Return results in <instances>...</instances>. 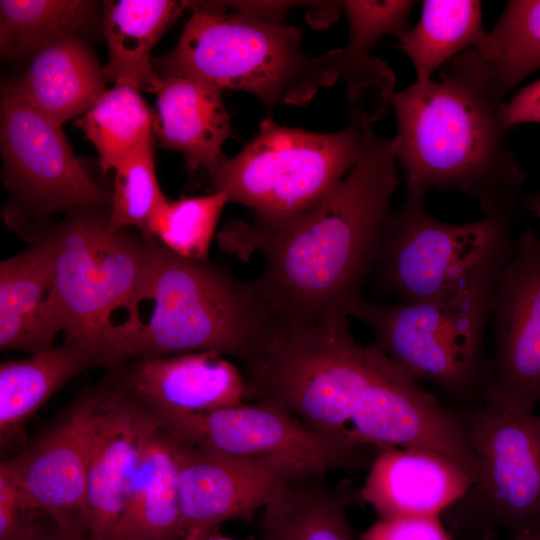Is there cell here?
Returning <instances> with one entry per match:
<instances>
[{"mask_svg":"<svg viewBox=\"0 0 540 540\" xmlns=\"http://www.w3.org/2000/svg\"><path fill=\"white\" fill-rule=\"evenodd\" d=\"M177 446L185 534L249 519L287 483L313 475L280 460L226 456L178 439Z\"/></svg>","mask_w":540,"mask_h":540,"instance_id":"obj_16","label":"cell"},{"mask_svg":"<svg viewBox=\"0 0 540 540\" xmlns=\"http://www.w3.org/2000/svg\"><path fill=\"white\" fill-rule=\"evenodd\" d=\"M426 194L406 189L401 206L388 216L375 264L382 284L400 302L451 292L495 250L515 240V210L451 224L428 212Z\"/></svg>","mask_w":540,"mask_h":540,"instance_id":"obj_9","label":"cell"},{"mask_svg":"<svg viewBox=\"0 0 540 540\" xmlns=\"http://www.w3.org/2000/svg\"><path fill=\"white\" fill-rule=\"evenodd\" d=\"M175 47L153 59L161 79L188 77L247 92L264 106L303 105L339 80V49L312 56L292 25L227 13L218 2H190Z\"/></svg>","mask_w":540,"mask_h":540,"instance_id":"obj_4","label":"cell"},{"mask_svg":"<svg viewBox=\"0 0 540 540\" xmlns=\"http://www.w3.org/2000/svg\"><path fill=\"white\" fill-rule=\"evenodd\" d=\"M51 540H87L85 538H75V537H69L65 536L61 533L56 534Z\"/></svg>","mask_w":540,"mask_h":540,"instance_id":"obj_39","label":"cell"},{"mask_svg":"<svg viewBox=\"0 0 540 540\" xmlns=\"http://www.w3.org/2000/svg\"><path fill=\"white\" fill-rule=\"evenodd\" d=\"M362 119L336 132L316 133L272 118L234 157L209 171L214 191L256 213L255 225L272 229L295 218L341 181L355 164Z\"/></svg>","mask_w":540,"mask_h":540,"instance_id":"obj_8","label":"cell"},{"mask_svg":"<svg viewBox=\"0 0 540 540\" xmlns=\"http://www.w3.org/2000/svg\"><path fill=\"white\" fill-rule=\"evenodd\" d=\"M14 81L35 107L61 125L87 112L106 91L103 68L81 36L38 49Z\"/></svg>","mask_w":540,"mask_h":540,"instance_id":"obj_23","label":"cell"},{"mask_svg":"<svg viewBox=\"0 0 540 540\" xmlns=\"http://www.w3.org/2000/svg\"><path fill=\"white\" fill-rule=\"evenodd\" d=\"M347 440L354 450L376 445L435 452L460 464L475 480L477 461L465 420L382 352L352 416Z\"/></svg>","mask_w":540,"mask_h":540,"instance_id":"obj_14","label":"cell"},{"mask_svg":"<svg viewBox=\"0 0 540 540\" xmlns=\"http://www.w3.org/2000/svg\"><path fill=\"white\" fill-rule=\"evenodd\" d=\"M155 122L156 115L138 90L115 84L76 120V125L97 150L100 167L107 173L154 137Z\"/></svg>","mask_w":540,"mask_h":540,"instance_id":"obj_30","label":"cell"},{"mask_svg":"<svg viewBox=\"0 0 540 540\" xmlns=\"http://www.w3.org/2000/svg\"><path fill=\"white\" fill-rule=\"evenodd\" d=\"M411 60L417 82L431 80L437 69L469 49L484 55L490 38L482 21V2L475 0H426L415 27L396 45Z\"/></svg>","mask_w":540,"mask_h":540,"instance_id":"obj_27","label":"cell"},{"mask_svg":"<svg viewBox=\"0 0 540 540\" xmlns=\"http://www.w3.org/2000/svg\"><path fill=\"white\" fill-rule=\"evenodd\" d=\"M361 540H452L440 517L379 519Z\"/></svg>","mask_w":540,"mask_h":540,"instance_id":"obj_35","label":"cell"},{"mask_svg":"<svg viewBox=\"0 0 540 540\" xmlns=\"http://www.w3.org/2000/svg\"><path fill=\"white\" fill-rule=\"evenodd\" d=\"M55 243L41 232L23 252L0 264V348L30 355L48 350L55 338L43 320L53 278Z\"/></svg>","mask_w":540,"mask_h":540,"instance_id":"obj_25","label":"cell"},{"mask_svg":"<svg viewBox=\"0 0 540 540\" xmlns=\"http://www.w3.org/2000/svg\"><path fill=\"white\" fill-rule=\"evenodd\" d=\"M502 119L511 129L524 123L540 124V79L522 88L502 106Z\"/></svg>","mask_w":540,"mask_h":540,"instance_id":"obj_36","label":"cell"},{"mask_svg":"<svg viewBox=\"0 0 540 540\" xmlns=\"http://www.w3.org/2000/svg\"><path fill=\"white\" fill-rule=\"evenodd\" d=\"M521 540H540V534L530 536V537H526V538H523Z\"/></svg>","mask_w":540,"mask_h":540,"instance_id":"obj_40","label":"cell"},{"mask_svg":"<svg viewBox=\"0 0 540 540\" xmlns=\"http://www.w3.org/2000/svg\"><path fill=\"white\" fill-rule=\"evenodd\" d=\"M189 8V1H104L101 27L108 46L103 67L106 81L156 93L162 79L151 51L161 36Z\"/></svg>","mask_w":540,"mask_h":540,"instance_id":"obj_24","label":"cell"},{"mask_svg":"<svg viewBox=\"0 0 540 540\" xmlns=\"http://www.w3.org/2000/svg\"><path fill=\"white\" fill-rule=\"evenodd\" d=\"M477 515L513 540L540 534V414L485 404L465 419Z\"/></svg>","mask_w":540,"mask_h":540,"instance_id":"obj_11","label":"cell"},{"mask_svg":"<svg viewBox=\"0 0 540 540\" xmlns=\"http://www.w3.org/2000/svg\"><path fill=\"white\" fill-rule=\"evenodd\" d=\"M154 140L139 146L115 169L109 223L113 229L135 227L147 240L149 221L155 209L166 199L155 170Z\"/></svg>","mask_w":540,"mask_h":540,"instance_id":"obj_33","label":"cell"},{"mask_svg":"<svg viewBox=\"0 0 540 540\" xmlns=\"http://www.w3.org/2000/svg\"><path fill=\"white\" fill-rule=\"evenodd\" d=\"M60 533L19 488L6 466L0 465V540H51Z\"/></svg>","mask_w":540,"mask_h":540,"instance_id":"obj_34","label":"cell"},{"mask_svg":"<svg viewBox=\"0 0 540 540\" xmlns=\"http://www.w3.org/2000/svg\"><path fill=\"white\" fill-rule=\"evenodd\" d=\"M323 476L298 477L274 495L263 508L260 540H353L347 501Z\"/></svg>","mask_w":540,"mask_h":540,"instance_id":"obj_28","label":"cell"},{"mask_svg":"<svg viewBox=\"0 0 540 540\" xmlns=\"http://www.w3.org/2000/svg\"><path fill=\"white\" fill-rule=\"evenodd\" d=\"M472 475L441 454L411 448H381L360 491L379 519L440 517L473 485Z\"/></svg>","mask_w":540,"mask_h":540,"instance_id":"obj_19","label":"cell"},{"mask_svg":"<svg viewBox=\"0 0 540 540\" xmlns=\"http://www.w3.org/2000/svg\"><path fill=\"white\" fill-rule=\"evenodd\" d=\"M380 350L359 344L348 316L275 323L247 366L248 397L287 411L310 430L350 449L348 433Z\"/></svg>","mask_w":540,"mask_h":540,"instance_id":"obj_5","label":"cell"},{"mask_svg":"<svg viewBox=\"0 0 540 540\" xmlns=\"http://www.w3.org/2000/svg\"><path fill=\"white\" fill-rule=\"evenodd\" d=\"M414 1H341L349 25L348 39L339 49V80L345 84L350 118L379 120L394 93L390 67L372 54L379 39H399L409 28Z\"/></svg>","mask_w":540,"mask_h":540,"instance_id":"obj_20","label":"cell"},{"mask_svg":"<svg viewBox=\"0 0 540 540\" xmlns=\"http://www.w3.org/2000/svg\"><path fill=\"white\" fill-rule=\"evenodd\" d=\"M221 92L197 79L173 77L156 94L155 134L162 147L184 155L190 170L209 172L227 160L223 146L233 131Z\"/></svg>","mask_w":540,"mask_h":540,"instance_id":"obj_21","label":"cell"},{"mask_svg":"<svg viewBox=\"0 0 540 540\" xmlns=\"http://www.w3.org/2000/svg\"><path fill=\"white\" fill-rule=\"evenodd\" d=\"M397 164L393 138L379 136L362 120L355 164L311 207L276 228L234 220L218 234L228 253H261L263 269L250 283L275 321L350 316L378 258L399 184Z\"/></svg>","mask_w":540,"mask_h":540,"instance_id":"obj_1","label":"cell"},{"mask_svg":"<svg viewBox=\"0 0 540 540\" xmlns=\"http://www.w3.org/2000/svg\"><path fill=\"white\" fill-rule=\"evenodd\" d=\"M389 104L406 189L458 192L484 215L516 210L526 172L508 142L504 100L492 89L476 49L446 63L439 80L394 91Z\"/></svg>","mask_w":540,"mask_h":540,"instance_id":"obj_2","label":"cell"},{"mask_svg":"<svg viewBox=\"0 0 540 540\" xmlns=\"http://www.w3.org/2000/svg\"><path fill=\"white\" fill-rule=\"evenodd\" d=\"M154 417L178 440L226 456L280 460L315 475L356 462L355 451L310 430L268 401Z\"/></svg>","mask_w":540,"mask_h":540,"instance_id":"obj_13","label":"cell"},{"mask_svg":"<svg viewBox=\"0 0 540 540\" xmlns=\"http://www.w3.org/2000/svg\"><path fill=\"white\" fill-rule=\"evenodd\" d=\"M98 12L89 0H1V54L30 57L52 41L82 36L95 27Z\"/></svg>","mask_w":540,"mask_h":540,"instance_id":"obj_29","label":"cell"},{"mask_svg":"<svg viewBox=\"0 0 540 540\" xmlns=\"http://www.w3.org/2000/svg\"><path fill=\"white\" fill-rule=\"evenodd\" d=\"M515 240L495 250L451 292L418 302L361 299L350 316L364 322L375 346L416 382L464 394L484 377L482 347L499 276Z\"/></svg>","mask_w":540,"mask_h":540,"instance_id":"obj_6","label":"cell"},{"mask_svg":"<svg viewBox=\"0 0 540 540\" xmlns=\"http://www.w3.org/2000/svg\"><path fill=\"white\" fill-rule=\"evenodd\" d=\"M483 61L491 87L504 96L540 69V0L509 1L491 32Z\"/></svg>","mask_w":540,"mask_h":540,"instance_id":"obj_31","label":"cell"},{"mask_svg":"<svg viewBox=\"0 0 540 540\" xmlns=\"http://www.w3.org/2000/svg\"><path fill=\"white\" fill-rule=\"evenodd\" d=\"M184 535L177 439L155 418L112 540H179Z\"/></svg>","mask_w":540,"mask_h":540,"instance_id":"obj_22","label":"cell"},{"mask_svg":"<svg viewBox=\"0 0 540 540\" xmlns=\"http://www.w3.org/2000/svg\"><path fill=\"white\" fill-rule=\"evenodd\" d=\"M179 540H241V539H234L228 536H224L220 534L217 529H211V530L189 531ZM245 540H251V539H245Z\"/></svg>","mask_w":540,"mask_h":540,"instance_id":"obj_37","label":"cell"},{"mask_svg":"<svg viewBox=\"0 0 540 540\" xmlns=\"http://www.w3.org/2000/svg\"><path fill=\"white\" fill-rule=\"evenodd\" d=\"M0 142L6 185L40 214L111 205L74 155L61 124L35 107L14 80L1 88Z\"/></svg>","mask_w":540,"mask_h":540,"instance_id":"obj_10","label":"cell"},{"mask_svg":"<svg viewBox=\"0 0 540 540\" xmlns=\"http://www.w3.org/2000/svg\"><path fill=\"white\" fill-rule=\"evenodd\" d=\"M154 422L153 414L118 386L104 391L88 470L87 540H112Z\"/></svg>","mask_w":540,"mask_h":540,"instance_id":"obj_18","label":"cell"},{"mask_svg":"<svg viewBox=\"0 0 540 540\" xmlns=\"http://www.w3.org/2000/svg\"><path fill=\"white\" fill-rule=\"evenodd\" d=\"M491 320L495 351L485 404L534 412L540 404V239L531 226L515 238Z\"/></svg>","mask_w":540,"mask_h":540,"instance_id":"obj_12","label":"cell"},{"mask_svg":"<svg viewBox=\"0 0 540 540\" xmlns=\"http://www.w3.org/2000/svg\"><path fill=\"white\" fill-rule=\"evenodd\" d=\"M228 202L223 191L174 201L166 198L150 218V238L183 258L208 261L217 223Z\"/></svg>","mask_w":540,"mask_h":540,"instance_id":"obj_32","label":"cell"},{"mask_svg":"<svg viewBox=\"0 0 540 540\" xmlns=\"http://www.w3.org/2000/svg\"><path fill=\"white\" fill-rule=\"evenodd\" d=\"M138 301H148V313L112 326L104 349L106 366L215 351L247 367L274 324L251 283L238 281L208 261L183 258L157 241Z\"/></svg>","mask_w":540,"mask_h":540,"instance_id":"obj_3","label":"cell"},{"mask_svg":"<svg viewBox=\"0 0 540 540\" xmlns=\"http://www.w3.org/2000/svg\"><path fill=\"white\" fill-rule=\"evenodd\" d=\"M522 204L523 207L540 222V191L525 196L522 200Z\"/></svg>","mask_w":540,"mask_h":540,"instance_id":"obj_38","label":"cell"},{"mask_svg":"<svg viewBox=\"0 0 540 540\" xmlns=\"http://www.w3.org/2000/svg\"><path fill=\"white\" fill-rule=\"evenodd\" d=\"M55 243L53 278L43 320L56 338L93 350L104 365L106 339L117 311L143 287L155 240L113 229L100 208L69 213L50 230Z\"/></svg>","mask_w":540,"mask_h":540,"instance_id":"obj_7","label":"cell"},{"mask_svg":"<svg viewBox=\"0 0 540 540\" xmlns=\"http://www.w3.org/2000/svg\"><path fill=\"white\" fill-rule=\"evenodd\" d=\"M102 365L90 348L64 341L61 345L0 365L1 441L19 433L25 423L70 379Z\"/></svg>","mask_w":540,"mask_h":540,"instance_id":"obj_26","label":"cell"},{"mask_svg":"<svg viewBox=\"0 0 540 540\" xmlns=\"http://www.w3.org/2000/svg\"><path fill=\"white\" fill-rule=\"evenodd\" d=\"M117 386L154 416L204 414L248 396L239 368L215 351L147 357L121 364Z\"/></svg>","mask_w":540,"mask_h":540,"instance_id":"obj_17","label":"cell"},{"mask_svg":"<svg viewBox=\"0 0 540 540\" xmlns=\"http://www.w3.org/2000/svg\"><path fill=\"white\" fill-rule=\"evenodd\" d=\"M104 391L78 400L18 456L2 462L58 531L86 538L85 501L91 450Z\"/></svg>","mask_w":540,"mask_h":540,"instance_id":"obj_15","label":"cell"}]
</instances>
